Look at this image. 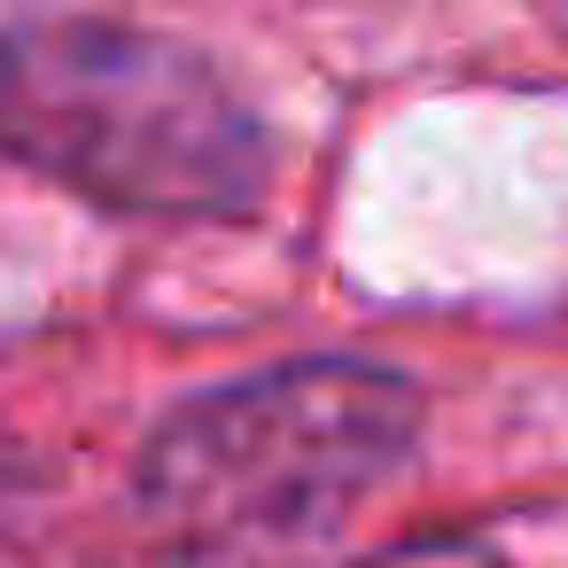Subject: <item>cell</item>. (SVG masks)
<instances>
[{
  "label": "cell",
  "mask_w": 568,
  "mask_h": 568,
  "mask_svg": "<svg viewBox=\"0 0 568 568\" xmlns=\"http://www.w3.org/2000/svg\"><path fill=\"white\" fill-rule=\"evenodd\" d=\"M0 156L125 219H234L273 180V141L219 63L118 17L0 32Z\"/></svg>",
  "instance_id": "cell-2"
},
{
  "label": "cell",
  "mask_w": 568,
  "mask_h": 568,
  "mask_svg": "<svg viewBox=\"0 0 568 568\" xmlns=\"http://www.w3.org/2000/svg\"><path fill=\"white\" fill-rule=\"evenodd\" d=\"M420 444V389L366 358H304L180 405L133 475L164 568H288Z\"/></svg>",
  "instance_id": "cell-1"
},
{
  "label": "cell",
  "mask_w": 568,
  "mask_h": 568,
  "mask_svg": "<svg viewBox=\"0 0 568 568\" xmlns=\"http://www.w3.org/2000/svg\"><path fill=\"white\" fill-rule=\"evenodd\" d=\"M0 568H102L71 545H0Z\"/></svg>",
  "instance_id": "cell-4"
},
{
  "label": "cell",
  "mask_w": 568,
  "mask_h": 568,
  "mask_svg": "<svg viewBox=\"0 0 568 568\" xmlns=\"http://www.w3.org/2000/svg\"><path fill=\"white\" fill-rule=\"evenodd\" d=\"M343 568H514V560L498 545H483V537H397V545L358 552Z\"/></svg>",
  "instance_id": "cell-3"
}]
</instances>
